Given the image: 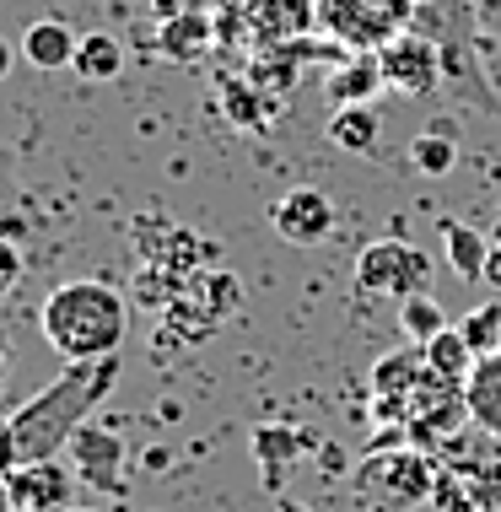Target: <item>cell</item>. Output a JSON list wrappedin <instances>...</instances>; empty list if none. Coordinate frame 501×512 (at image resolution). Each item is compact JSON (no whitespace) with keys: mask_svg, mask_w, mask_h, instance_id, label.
Returning a JSON list of instances; mask_svg holds the SVG:
<instances>
[{"mask_svg":"<svg viewBox=\"0 0 501 512\" xmlns=\"http://www.w3.org/2000/svg\"><path fill=\"white\" fill-rule=\"evenodd\" d=\"M119 383V356H92V362H65L54 383H44L33 399L11 410V432H17L22 459H60L71 437L87 426V410L108 399Z\"/></svg>","mask_w":501,"mask_h":512,"instance_id":"1","label":"cell"},{"mask_svg":"<svg viewBox=\"0 0 501 512\" xmlns=\"http://www.w3.org/2000/svg\"><path fill=\"white\" fill-rule=\"evenodd\" d=\"M38 329L65 362H92V356H119L130 335V302L108 281H65L54 286L38 308Z\"/></svg>","mask_w":501,"mask_h":512,"instance_id":"2","label":"cell"},{"mask_svg":"<svg viewBox=\"0 0 501 512\" xmlns=\"http://www.w3.org/2000/svg\"><path fill=\"white\" fill-rule=\"evenodd\" d=\"M426 281H431V254H421L405 238H378L361 248V259H356V286L367 297L405 302L415 292H426Z\"/></svg>","mask_w":501,"mask_h":512,"instance_id":"3","label":"cell"},{"mask_svg":"<svg viewBox=\"0 0 501 512\" xmlns=\"http://www.w3.org/2000/svg\"><path fill=\"white\" fill-rule=\"evenodd\" d=\"M270 227H275V238L291 243V248H313L334 232V205H329L324 189L297 184L270 205Z\"/></svg>","mask_w":501,"mask_h":512,"instance_id":"4","label":"cell"},{"mask_svg":"<svg viewBox=\"0 0 501 512\" xmlns=\"http://www.w3.org/2000/svg\"><path fill=\"white\" fill-rule=\"evenodd\" d=\"M378 65H383V87L405 92V98H431V87H437V49L415 33L383 38Z\"/></svg>","mask_w":501,"mask_h":512,"instance_id":"5","label":"cell"},{"mask_svg":"<svg viewBox=\"0 0 501 512\" xmlns=\"http://www.w3.org/2000/svg\"><path fill=\"white\" fill-rule=\"evenodd\" d=\"M71 464H76V475L87 480L92 491H108V496H119L124 491V442L119 432H108V426H81V432L71 437Z\"/></svg>","mask_w":501,"mask_h":512,"instance_id":"6","label":"cell"},{"mask_svg":"<svg viewBox=\"0 0 501 512\" xmlns=\"http://www.w3.org/2000/svg\"><path fill=\"white\" fill-rule=\"evenodd\" d=\"M6 480L17 496V512H65V502H71V469L60 459H22Z\"/></svg>","mask_w":501,"mask_h":512,"instance_id":"7","label":"cell"},{"mask_svg":"<svg viewBox=\"0 0 501 512\" xmlns=\"http://www.w3.org/2000/svg\"><path fill=\"white\" fill-rule=\"evenodd\" d=\"M76 44H81V38L71 33V22H60V17L27 22V33H22V60L33 65V71H71Z\"/></svg>","mask_w":501,"mask_h":512,"instance_id":"8","label":"cell"},{"mask_svg":"<svg viewBox=\"0 0 501 512\" xmlns=\"http://www.w3.org/2000/svg\"><path fill=\"white\" fill-rule=\"evenodd\" d=\"M464 405H469V421H475L480 432L501 437V351L480 356L475 372L464 378Z\"/></svg>","mask_w":501,"mask_h":512,"instance_id":"9","label":"cell"},{"mask_svg":"<svg viewBox=\"0 0 501 512\" xmlns=\"http://www.w3.org/2000/svg\"><path fill=\"white\" fill-rule=\"evenodd\" d=\"M243 17L259 38L286 44L291 33H308L313 27V0H243Z\"/></svg>","mask_w":501,"mask_h":512,"instance_id":"10","label":"cell"},{"mask_svg":"<svg viewBox=\"0 0 501 512\" xmlns=\"http://www.w3.org/2000/svg\"><path fill=\"white\" fill-rule=\"evenodd\" d=\"M211 38H216V27L205 11H178V17H167L157 22V49L167 54V60H178V65H189V60H200L205 49H211Z\"/></svg>","mask_w":501,"mask_h":512,"instance_id":"11","label":"cell"},{"mask_svg":"<svg viewBox=\"0 0 501 512\" xmlns=\"http://www.w3.org/2000/svg\"><path fill=\"white\" fill-rule=\"evenodd\" d=\"M437 232H442V254H448L458 281H480L485 259H491V238H480L475 227H464V221H453V216H442Z\"/></svg>","mask_w":501,"mask_h":512,"instance_id":"12","label":"cell"},{"mask_svg":"<svg viewBox=\"0 0 501 512\" xmlns=\"http://www.w3.org/2000/svg\"><path fill=\"white\" fill-rule=\"evenodd\" d=\"M378 108L372 103H345V108H334V119H329V146H340V151H351V157H372L378 151Z\"/></svg>","mask_w":501,"mask_h":512,"instance_id":"13","label":"cell"},{"mask_svg":"<svg viewBox=\"0 0 501 512\" xmlns=\"http://www.w3.org/2000/svg\"><path fill=\"white\" fill-rule=\"evenodd\" d=\"M421 362L437 372V378H448V383H464L469 372H475V345L464 340V329L458 324H448V329H437V335H431L426 345H421Z\"/></svg>","mask_w":501,"mask_h":512,"instance_id":"14","label":"cell"},{"mask_svg":"<svg viewBox=\"0 0 501 512\" xmlns=\"http://www.w3.org/2000/svg\"><path fill=\"white\" fill-rule=\"evenodd\" d=\"M302 448H313V432H297V426H259L254 432V459L264 464L270 491H281V464L302 459Z\"/></svg>","mask_w":501,"mask_h":512,"instance_id":"15","label":"cell"},{"mask_svg":"<svg viewBox=\"0 0 501 512\" xmlns=\"http://www.w3.org/2000/svg\"><path fill=\"white\" fill-rule=\"evenodd\" d=\"M378 87H383V65H378V54H356L351 65H340V71L329 76V103L334 108H345V103H372L378 98Z\"/></svg>","mask_w":501,"mask_h":512,"instance_id":"16","label":"cell"},{"mask_svg":"<svg viewBox=\"0 0 501 512\" xmlns=\"http://www.w3.org/2000/svg\"><path fill=\"white\" fill-rule=\"evenodd\" d=\"M71 71L87 76V81H114V76H124V44H119L114 33H87V38L76 44Z\"/></svg>","mask_w":501,"mask_h":512,"instance_id":"17","label":"cell"},{"mask_svg":"<svg viewBox=\"0 0 501 512\" xmlns=\"http://www.w3.org/2000/svg\"><path fill=\"white\" fill-rule=\"evenodd\" d=\"M216 92H221V103H227V119L238 124V130H264L270 124V98L254 87V81H243V76H221L216 81Z\"/></svg>","mask_w":501,"mask_h":512,"instance_id":"18","label":"cell"},{"mask_svg":"<svg viewBox=\"0 0 501 512\" xmlns=\"http://www.w3.org/2000/svg\"><path fill=\"white\" fill-rule=\"evenodd\" d=\"M410 162H415V173H426V178L453 173L458 146H453L448 124H437V130H421V135H415V141H410Z\"/></svg>","mask_w":501,"mask_h":512,"instance_id":"19","label":"cell"},{"mask_svg":"<svg viewBox=\"0 0 501 512\" xmlns=\"http://www.w3.org/2000/svg\"><path fill=\"white\" fill-rule=\"evenodd\" d=\"M399 329H405L410 345H426L437 329H448V313H442V302L431 292H415V297L399 302Z\"/></svg>","mask_w":501,"mask_h":512,"instance_id":"20","label":"cell"},{"mask_svg":"<svg viewBox=\"0 0 501 512\" xmlns=\"http://www.w3.org/2000/svg\"><path fill=\"white\" fill-rule=\"evenodd\" d=\"M458 329H464L469 345H475V356L501 351V302H480V308H469L464 318H458Z\"/></svg>","mask_w":501,"mask_h":512,"instance_id":"21","label":"cell"},{"mask_svg":"<svg viewBox=\"0 0 501 512\" xmlns=\"http://www.w3.org/2000/svg\"><path fill=\"white\" fill-rule=\"evenodd\" d=\"M22 281V248L17 238H0V297H11Z\"/></svg>","mask_w":501,"mask_h":512,"instance_id":"22","label":"cell"},{"mask_svg":"<svg viewBox=\"0 0 501 512\" xmlns=\"http://www.w3.org/2000/svg\"><path fill=\"white\" fill-rule=\"evenodd\" d=\"M248 81H254V87H264V81H270L275 92H286V87H291V65L281 60V54H270L264 65L254 60V71H248Z\"/></svg>","mask_w":501,"mask_h":512,"instance_id":"23","label":"cell"},{"mask_svg":"<svg viewBox=\"0 0 501 512\" xmlns=\"http://www.w3.org/2000/svg\"><path fill=\"white\" fill-rule=\"evenodd\" d=\"M17 464H22V453H17V432H11V415H0V475H11Z\"/></svg>","mask_w":501,"mask_h":512,"instance_id":"24","label":"cell"},{"mask_svg":"<svg viewBox=\"0 0 501 512\" xmlns=\"http://www.w3.org/2000/svg\"><path fill=\"white\" fill-rule=\"evenodd\" d=\"M141 6H146L151 22H167V17H178V11H189V0H141Z\"/></svg>","mask_w":501,"mask_h":512,"instance_id":"25","label":"cell"},{"mask_svg":"<svg viewBox=\"0 0 501 512\" xmlns=\"http://www.w3.org/2000/svg\"><path fill=\"white\" fill-rule=\"evenodd\" d=\"M17 211V184H11V173H0V221Z\"/></svg>","mask_w":501,"mask_h":512,"instance_id":"26","label":"cell"},{"mask_svg":"<svg viewBox=\"0 0 501 512\" xmlns=\"http://www.w3.org/2000/svg\"><path fill=\"white\" fill-rule=\"evenodd\" d=\"M480 281L501 292V248H491V259H485V275H480Z\"/></svg>","mask_w":501,"mask_h":512,"instance_id":"27","label":"cell"},{"mask_svg":"<svg viewBox=\"0 0 501 512\" xmlns=\"http://www.w3.org/2000/svg\"><path fill=\"white\" fill-rule=\"evenodd\" d=\"M11 65H17V49H11V44H6V38H0V81H6V76H11Z\"/></svg>","mask_w":501,"mask_h":512,"instance_id":"28","label":"cell"},{"mask_svg":"<svg viewBox=\"0 0 501 512\" xmlns=\"http://www.w3.org/2000/svg\"><path fill=\"white\" fill-rule=\"evenodd\" d=\"M0 512H17V496H11V480L0 475Z\"/></svg>","mask_w":501,"mask_h":512,"instance_id":"29","label":"cell"},{"mask_svg":"<svg viewBox=\"0 0 501 512\" xmlns=\"http://www.w3.org/2000/svg\"><path fill=\"white\" fill-rule=\"evenodd\" d=\"M275 512H313V507H302L297 496H281V502H275Z\"/></svg>","mask_w":501,"mask_h":512,"instance_id":"30","label":"cell"},{"mask_svg":"<svg viewBox=\"0 0 501 512\" xmlns=\"http://www.w3.org/2000/svg\"><path fill=\"white\" fill-rule=\"evenodd\" d=\"M485 238H491V248H501V221H496V227H491V232H485Z\"/></svg>","mask_w":501,"mask_h":512,"instance_id":"31","label":"cell"},{"mask_svg":"<svg viewBox=\"0 0 501 512\" xmlns=\"http://www.w3.org/2000/svg\"><path fill=\"white\" fill-rule=\"evenodd\" d=\"M6 362H11V356H6V340H0V378H6Z\"/></svg>","mask_w":501,"mask_h":512,"instance_id":"32","label":"cell"},{"mask_svg":"<svg viewBox=\"0 0 501 512\" xmlns=\"http://www.w3.org/2000/svg\"><path fill=\"white\" fill-rule=\"evenodd\" d=\"M65 512H92V507H65Z\"/></svg>","mask_w":501,"mask_h":512,"instance_id":"33","label":"cell"}]
</instances>
